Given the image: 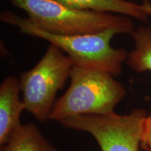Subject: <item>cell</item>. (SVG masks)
<instances>
[{
    "label": "cell",
    "instance_id": "cell-1",
    "mask_svg": "<svg viewBox=\"0 0 151 151\" xmlns=\"http://www.w3.org/2000/svg\"><path fill=\"white\" fill-rule=\"evenodd\" d=\"M23 10L36 27L55 35L73 36L92 35L106 30L117 34H131V18L110 13L69 8L53 0H11Z\"/></svg>",
    "mask_w": 151,
    "mask_h": 151
},
{
    "label": "cell",
    "instance_id": "cell-2",
    "mask_svg": "<svg viewBox=\"0 0 151 151\" xmlns=\"http://www.w3.org/2000/svg\"><path fill=\"white\" fill-rule=\"evenodd\" d=\"M69 77L70 86L55 103L50 120L60 121L79 115L111 114L126 95L124 86L101 69L73 65Z\"/></svg>",
    "mask_w": 151,
    "mask_h": 151
},
{
    "label": "cell",
    "instance_id": "cell-3",
    "mask_svg": "<svg viewBox=\"0 0 151 151\" xmlns=\"http://www.w3.org/2000/svg\"><path fill=\"white\" fill-rule=\"evenodd\" d=\"M1 21L16 26L21 32L41 38L61 49L72 60L73 65L96 68L113 76L122 72V65L127 59L124 49H116L111 46L114 30H106L92 35L65 36L55 35L39 29L28 18H23L10 11H4Z\"/></svg>",
    "mask_w": 151,
    "mask_h": 151
},
{
    "label": "cell",
    "instance_id": "cell-4",
    "mask_svg": "<svg viewBox=\"0 0 151 151\" xmlns=\"http://www.w3.org/2000/svg\"><path fill=\"white\" fill-rule=\"evenodd\" d=\"M73 65L61 49L50 44L39 63L20 74L19 82L25 110L39 121L50 119L57 92L63 88Z\"/></svg>",
    "mask_w": 151,
    "mask_h": 151
},
{
    "label": "cell",
    "instance_id": "cell-5",
    "mask_svg": "<svg viewBox=\"0 0 151 151\" xmlns=\"http://www.w3.org/2000/svg\"><path fill=\"white\" fill-rule=\"evenodd\" d=\"M146 118V111L134 109L127 115H79L58 122L65 127L88 132L101 151H139Z\"/></svg>",
    "mask_w": 151,
    "mask_h": 151
},
{
    "label": "cell",
    "instance_id": "cell-6",
    "mask_svg": "<svg viewBox=\"0 0 151 151\" xmlns=\"http://www.w3.org/2000/svg\"><path fill=\"white\" fill-rule=\"evenodd\" d=\"M20 82L14 76L6 77L0 86V146L9 140L22 125L20 116L25 106L20 99Z\"/></svg>",
    "mask_w": 151,
    "mask_h": 151
},
{
    "label": "cell",
    "instance_id": "cell-7",
    "mask_svg": "<svg viewBox=\"0 0 151 151\" xmlns=\"http://www.w3.org/2000/svg\"><path fill=\"white\" fill-rule=\"evenodd\" d=\"M69 8L99 12L116 13L146 22L148 16L141 11L140 5L124 0H53Z\"/></svg>",
    "mask_w": 151,
    "mask_h": 151
},
{
    "label": "cell",
    "instance_id": "cell-8",
    "mask_svg": "<svg viewBox=\"0 0 151 151\" xmlns=\"http://www.w3.org/2000/svg\"><path fill=\"white\" fill-rule=\"evenodd\" d=\"M1 151H58L35 124H22L9 140L1 146Z\"/></svg>",
    "mask_w": 151,
    "mask_h": 151
},
{
    "label": "cell",
    "instance_id": "cell-9",
    "mask_svg": "<svg viewBox=\"0 0 151 151\" xmlns=\"http://www.w3.org/2000/svg\"><path fill=\"white\" fill-rule=\"evenodd\" d=\"M134 49L128 55L127 63L137 72L151 71V27H139L130 34Z\"/></svg>",
    "mask_w": 151,
    "mask_h": 151
},
{
    "label": "cell",
    "instance_id": "cell-10",
    "mask_svg": "<svg viewBox=\"0 0 151 151\" xmlns=\"http://www.w3.org/2000/svg\"><path fill=\"white\" fill-rule=\"evenodd\" d=\"M141 147L146 151H151V114L147 116L145 122Z\"/></svg>",
    "mask_w": 151,
    "mask_h": 151
},
{
    "label": "cell",
    "instance_id": "cell-11",
    "mask_svg": "<svg viewBox=\"0 0 151 151\" xmlns=\"http://www.w3.org/2000/svg\"><path fill=\"white\" fill-rule=\"evenodd\" d=\"M141 11L146 15L147 16H151V3L148 0H143L140 5Z\"/></svg>",
    "mask_w": 151,
    "mask_h": 151
}]
</instances>
